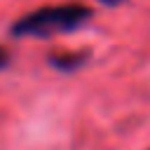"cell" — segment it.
Masks as SVG:
<instances>
[{
  "label": "cell",
  "mask_w": 150,
  "mask_h": 150,
  "mask_svg": "<svg viewBox=\"0 0 150 150\" xmlns=\"http://www.w3.org/2000/svg\"><path fill=\"white\" fill-rule=\"evenodd\" d=\"M101 5H105V7H117V5H122L124 0H98Z\"/></svg>",
  "instance_id": "4"
},
{
  "label": "cell",
  "mask_w": 150,
  "mask_h": 150,
  "mask_svg": "<svg viewBox=\"0 0 150 150\" xmlns=\"http://www.w3.org/2000/svg\"><path fill=\"white\" fill-rule=\"evenodd\" d=\"M49 63H52V68H56L59 73H75L77 68H82L84 63H87V54H82V52H66V54H54L52 59H49Z\"/></svg>",
  "instance_id": "2"
},
{
  "label": "cell",
  "mask_w": 150,
  "mask_h": 150,
  "mask_svg": "<svg viewBox=\"0 0 150 150\" xmlns=\"http://www.w3.org/2000/svg\"><path fill=\"white\" fill-rule=\"evenodd\" d=\"M94 16L91 7L82 2H63V5H47L40 9H33L23 16H19L9 33L14 38H33V40H47L54 35H66L80 30L89 19Z\"/></svg>",
  "instance_id": "1"
},
{
  "label": "cell",
  "mask_w": 150,
  "mask_h": 150,
  "mask_svg": "<svg viewBox=\"0 0 150 150\" xmlns=\"http://www.w3.org/2000/svg\"><path fill=\"white\" fill-rule=\"evenodd\" d=\"M7 66H9V52L0 45V70H5Z\"/></svg>",
  "instance_id": "3"
}]
</instances>
